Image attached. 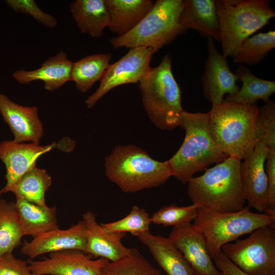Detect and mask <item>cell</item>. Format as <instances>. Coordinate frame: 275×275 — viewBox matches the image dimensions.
<instances>
[{"mask_svg": "<svg viewBox=\"0 0 275 275\" xmlns=\"http://www.w3.org/2000/svg\"><path fill=\"white\" fill-rule=\"evenodd\" d=\"M259 107L225 101L213 104L208 113L212 139L228 157L244 160L253 151L258 140L256 122Z\"/></svg>", "mask_w": 275, "mask_h": 275, "instance_id": "6da1fadb", "label": "cell"}, {"mask_svg": "<svg viewBox=\"0 0 275 275\" xmlns=\"http://www.w3.org/2000/svg\"><path fill=\"white\" fill-rule=\"evenodd\" d=\"M241 160L228 157L188 182L187 194L199 208L221 212H236L244 207L240 167Z\"/></svg>", "mask_w": 275, "mask_h": 275, "instance_id": "7a4b0ae2", "label": "cell"}, {"mask_svg": "<svg viewBox=\"0 0 275 275\" xmlns=\"http://www.w3.org/2000/svg\"><path fill=\"white\" fill-rule=\"evenodd\" d=\"M180 127L185 130L184 141L168 161L172 176L185 184L198 172L218 163L228 156L217 146L210 135L208 113H190L183 110Z\"/></svg>", "mask_w": 275, "mask_h": 275, "instance_id": "3957f363", "label": "cell"}, {"mask_svg": "<svg viewBox=\"0 0 275 275\" xmlns=\"http://www.w3.org/2000/svg\"><path fill=\"white\" fill-rule=\"evenodd\" d=\"M104 167L108 179L127 193L158 187L172 176L168 160H155L133 145L116 146L105 158Z\"/></svg>", "mask_w": 275, "mask_h": 275, "instance_id": "277c9868", "label": "cell"}, {"mask_svg": "<svg viewBox=\"0 0 275 275\" xmlns=\"http://www.w3.org/2000/svg\"><path fill=\"white\" fill-rule=\"evenodd\" d=\"M142 102L151 121L162 130L180 126L183 111L181 91L172 70V59L166 54L159 65L149 69L138 82Z\"/></svg>", "mask_w": 275, "mask_h": 275, "instance_id": "5b68a950", "label": "cell"}, {"mask_svg": "<svg viewBox=\"0 0 275 275\" xmlns=\"http://www.w3.org/2000/svg\"><path fill=\"white\" fill-rule=\"evenodd\" d=\"M222 54L233 57L242 42L275 17L268 0H215Z\"/></svg>", "mask_w": 275, "mask_h": 275, "instance_id": "8992f818", "label": "cell"}, {"mask_svg": "<svg viewBox=\"0 0 275 275\" xmlns=\"http://www.w3.org/2000/svg\"><path fill=\"white\" fill-rule=\"evenodd\" d=\"M183 0H157L143 19L127 34L112 38L115 48L150 47L154 53L185 31L179 18Z\"/></svg>", "mask_w": 275, "mask_h": 275, "instance_id": "52a82bcc", "label": "cell"}, {"mask_svg": "<svg viewBox=\"0 0 275 275\" xmlns=\"http://www.w3.org/2000/svg\"><path fill=\"white\" fill-rule=\"evenodd\" d=\"M250 208L248 206L238 211L221 212L198 208L193 225L204 238L212 259L225 244L260 227L275 224L274 217L252 212Z\"/></svg>", "mask_w": 275, "mask_h": 275, "instance_id": "ba28073f", "label": "cell"}, {"mask_svg": "<svg viewBox=\"0 0 275 275\" xmlns=\"http://www.w3.org/2000/svg\"><path fill=\"white\" fill-rule=\"evenodd\" d=\"M222 252L250 275H275V224L260 227L244 239L225 244Z\"/></svg>", "mask_w": 275, "mask_h": 275, "instance_id": "9c48e42d", "label": "cell"}, {"mask_svg": "<svg viewBox=\"0 0 275 275\" xmlns=\"http://www.w3.org/2000/svg\"><path fill=\"white\" fill-rule=\"evenodd\" d=\"M154 52L150 47L140 46L129 49L128 52L110 64L100 80L98 89L86 100L89 108L111 90L120 85L138 83L148 71Z\"/></svg>", "mask_w": 275, "mask_h": 275, "instance_id": "30bf717a", "label": "cell"}, {"mask_svg": "<svg viewBox=\"0 0 275 275\" xmlns=\"http://www.w3.org/2000/svg\"><path fill=\"white\" fill-rule=\"evenodd\" d=\"M92 258L80 250H68L50 253L48 257L41 260L30 259L27 263L34 275H102L109 261L103 258Z\"/></svg>", "mask_w": 275, "mask_h": 275, "instance_id": "8fae6325", "label": "cell"}, {"mask_svg": "<svg viewBox=\"0 0 275 275\" xmlns=\"http://www.w3.org/2000/svg\"><path fill=\"white\" fill-rule=\"evenodd\" d=\"M207 57L201 78L204 97L212 104L224 101L226 94L237 93L240 88L235 73L231 70L227 58L216 48L211 37L207 39Z\"/></svg>", "mask_w": 275, "mask_h": 275, "instance_id": "7c38bea8", "label": "cell"}, {"mask_svg": "<svg viewBox=\"0 0 275 275\" xmlns=\"http://www.w3.org/2000/svg\"><path fill=\"white\" fill-rule=\"evenodd\" d=\"M269 150L258 141L252 153L241 162L240 173L244 198L248 206L265 213L267 209V179L265 163Z\"/></svg>", "mask_w": 275, "mask_h": 275, "instance_id": "4fadbf2b", "label": "cell"}, {"mask_svg": "<svg viewBox=\"0 0 275 275\" xmlns=\"http://www.w3.org/2000/svg\"><path fill=\"white\" fill-rule=\"evenodd\" d=\"M57 146L56 143L41 146L33 143H18L14 140L2 142L0 159L6 167V183L0 190V194L9 192L12 186L23 174L36 167V161L40 156Z\"/></svg>", "mask_w": 275, "mask_h": 275, "instance_id": "5bb4252c", "label": "cell"}, {"mask_svg": "<svg viewBox=\"0 0 275 275\" xmlns=\"http://www.w3.org/2000/svg\"><path fill=\"white\" fill-rule=\"evenodd\" d=\"M78 250L86 253L87 238L84 221L65 230L59 228L43 233L30 241L24 240L20 252L31 259L46 253Z\"/></svg>", "mask_w": 275, "mask_h": 275, "instance_id": "9a60e30c", "label": "cell"}, {"mask_svg": "<svg viewBox=\"0 0 275 275\" xmlns=\"http://www.w3.org/2000/svg\"><path fill=\"white\" fill-rule=\"evenodd\" d=\"M168 238L198 275H222L212 260L204 238L191 223L174 227Z\"/></svg>", "mask_w": 275, "mask_h": 275, "instance_id": "2e32d148", "label": "cell"}, {"mask_svg": "<svg viewBox=\"0 0 275 275\" xmlns=\"http://www.w3.org/2000/svg\"><path fill=\"white\" fill-rule=\"evenodd\" d=\"M0 113L9 125L15 142L39 144L43 134V125L37 107L21 105L0 93Z\"/></svg>", "mask_w": 275, "mask_h": 275, "instance_id": "e0dca14e", "label": "cell"}, {"mask_svg": "<svg viewBox=\"0 0 275 275\" xmlns=\"http://www.w3.org/2000/svg\"><path fill=\"white\" fill-rule=\"evenodd\" d=\"M82 221L86 228L87 254L114 262L128 253L130 248L125 247L121 242L126 233L106 231L96 222V215L91 211L83 214Z\"/></svg>", "mask_w": 275, "mask_h": 275, "instance_id": "ac0fdd59", "label": "cell"}, {"mask_svg": "<svg viewBox=\"0 0 275 275\" xmlns=\"http://www.w3.org/2000/svg\"><path fill=\"white\" fill-rule=\"evenodd\" d=\"M133 235L147 247L167 275H198L168 237L153 235L150 231L138 232Z\"/></svg>", "mask_w": 275, "mask_h": 275, "instance_id": "d6986e66", "label": "cell"}, {"mask_svg": "<svg viewBox=\"0 0 275 275\" xmlns=\"http://www.w3.org/2000/svg\"><path fill=\"white\" fill-rule=\"evenodd\" d=\"M73 62L70 61L64 51H60L49 57L34 70L21 69L15 71L12 76L20 84H29L36 80L44 82V88L53 92L71 80Z\"/></svg>", "mask_w": 275, "mask_h": 275, "instance_id": "ffe728a7", "label": "cell"}, {"mask_svg": "<svg viewBox=\"0 0 275 275\" xmlns=\"http://www.w3.org/2000/svg\"><path fill=\"white\" fill-rule=\"evenodd\" d=\"M182 29H194L219 42V26L215 0H183L179 18Z\"/></svg>", "mask_w": 275, "mask_h": 275, "instance_id": "44dd1931", "label": "cell"}, {"mask_svg": "<svg viewBox=\"0 0 275 275\" xmlns=\"http://www.w3.org/2000/svg\"><path fill=\"white\" fill-rule=\"evenodd\" d=\"M110 16L109 28L118 36L132 30L147 14L154 2L150 0H104Z\"/></svg>", "mask_w": 275, "mask_h": 275, "instance_id": "7402d4cb", "label": "cell"}, {"mask_svg": "<svg viewBox=\"0 0 275 275\" xmlns=\"http://www.w3.org/2000/svg\"><path fill=\"white\" fill-rule=\"evenodd\" d=\"M69 8L82 33L99 37L109 26L110 16L104 0H75L70 3Z\"/></svg>", "mask_w": 275, "mask_h": 275, "instance_id": "603a6c76", "label": "cell"}, {"mask_svg": "<svg viewBox=\"0 0 275 275\" xmlns=\"http://www.w3.org/2000/svg\"><path fill=\"white\" fill-rule=\"evenodd\" d=\"M15 202L24 235L35 238L59 228L56 206H41L21 199Z\"/></svg>", "mask_w": 275, "mask_h": 275, "instance_id": "cb8c5ba5", "label": "cell"}, {"mask_svg": "<svg viewBox=\"0 0 275 275\" xmlns=\"http://www.w3.org/2000/svg\"><path fill=\"white\" fill-rule=\"evenodd\" d=\"M238 80L242 81V87L238 92L227 95L225 101H230L246 105L255 104L259 100L265 103L275 92V81L259 78L253 74L249 68L239 65L235 72Z\"/></svg>", "mask_w": 275, "mask_h": 275, "instance_id": "d4e9b609", "label": "cell"}, {"mask_svg": "<svg viewBox=\"0 0 275 275\" xmlns=\"http://www.w3.org/2000/svg\"><path fill=\"white\" fill-rule=\"evenodd\" d=\"M110 53L91 54L73 63L71 80L82 93H86L97 81L101 80L109 64Z\"/></svg>", "mask_w": 275, "mask_h": 275, "instance_id": "484cf974", "label": "cell"}, {"mask_svg": "<svg viewBox=\"0 0 275 275\" xmlns=\"http://www.w3.org/2000/svg\"><path fill=\"white\" fill-rule=\"evenodd\" d=\"M52 183L51 177L45 169L35 167L23 174L10 190L21 199L41 206H47L45 195Z\"/></svg>", "mask_w": 275, "mask_h": 275, "instance_id": "4316f807", "label": "cell"}, {"mask_svg": "<svg viewBox=\"0 0 275 275\" xmlns=\"http://www.w3.org/2000/svg\"><path fill=\"white\" fill-rule=\"evenodd\" d=\"M24 235L15 202L0 200V256L12 253Z\"/></svg>", "mask_w": 275, "mask_h": 275, "instance_id": "83f0119b", "label": "cell"}, {"mask_svg": "<svg viewBox=\"0 0 275 275\" xmlns=\"http://www.w3.org/2000/svg\"><path fill=\"white\" fill-rule=\"evenodd\" d=\"M275 47V31L259 33L246 38L232 57L235 64L254 65L264 60Z\"/></svg>", "mask_w": 275, "mask_h": 275, "instance_id": "f1b7e54d", "label": "cell"}, {"mask_svg": "<svg viewBox=\"0 0 275 275\" xmlns=\"http://www.w3.org/2000/svg\"><path fill=\"white\" fill-rule=\"evenodd\" d=\"M102 275H161L135 248L120 259L109 262L103 268Z\"/></svg>", "mask_w": 275, "mask_h": 275, "instance_id": "f546056e", "label": "cell"}, {"mask_svg": "<svg viewBox=\"0 0 275 275\" xmlns=\"http://www.w3.org/2000/svg\"><path fill=\"white\" fill-rule=\"evenodd\" d=\"M151 218L144 208L133 206L130 212L124 218L112 223H101L103 229L108 232L126 233L133 234L149 231Z\"/></svg>", "mask_w": 275, "mask_h": 275, "instance_id": "4dcf8cb0", "label": "cell"}, {"mask_svg": "<svg viewBox=\"0 0 275 275\" xmlns=\"http://www.w3.org/2000/svg\"><path fill=\"white\" fill-rule=\"evenodd\" d=\"M198 213V207L193 204L187 206L176 204L162 206L151 217L152 223L164 227L177 226L194 221Z\"/></svg>", "mask_w": 275, "mask_h": 275, "instance_id": "1f68e13d", "label": "cell"}, {"mask_svg": "<svg viewBox=\"0 0 275 275\" xmlns=\"http://www.w3.org/2000/svg\"><path fill=\"white\" fill-rule=\"evenodd\" d=\"M257 138L275 150V102L269 100L259 107L256 122Z\"/></svg>", "mask_w": 275, "mask_h": 275, "instance_id": "d6a6232c", "label": "cell"}, {"mask_svg": "<svg viewBox=\"0 0 275 275\" xmlns=\"http://www.w3.org/2000/svg\"><path fill=\"white\" fill-rule=\"evenodd\" d=\"M6 3L16 13L30 15L46 27L54 28L58 24L57 20L42 10L34 0H7Z\"/></svg>", "mask_w": 275, "mask_h": 275, "instance_id": "836d02e7", "label": "cell"}, {"mask_svg": "<svg viewBox=\"0 0 275 275\" xmlns=\"http://www.w3.org/2000/svg\"><path fill=\"white\" fill-rule=\"evenodd\" d=\"M268 203L265 214L275 218V150H269L265 161Z\"/></svg>", "mask_w": 275, "mask_h": 275, "instance_id": "e575fe53", "label": "cell"}, {"mask_svg": "<svg viewBox=\"0 0 275 275\" xmlns=\"http://www.w3.org/2000/svg\"><path fill=\"white\" fill-rule=\"evenodd\" d=\"M0 275H34L27 261L16 258L13 253L0 256Z\"/></svg>", "mask_w": 275, "mask_h": 275, "instance_id": "d590c367", "label": "cell"}, {"mask_svg": "<svg viewBox=\"0 0 275 275\" xmlns=\"http://www.w3.org/2000/svg\"><path fill=\"white\" fill-rule=\"evenodd\" d=\"M213 260L222 275H250L233 263L222 252Z\"/></svg>", "mask_w": 275, "mask_h": 275, "instance_id": "8d00e7d4", "label": "cell"}, {"mask_svg": "<svg viewBox=\"0 0 275 275\" xmlns=\"http://www.w3.org/2000/svg\"><path fill=\"white\" fill-rule=\"evenodd\" d=\"M1 194H0V200H1Z\"/></svg>", "mask_w": 275, "mask_h": 275, "instance_id": "74e56055", "label": "cell"}]
</instances>
